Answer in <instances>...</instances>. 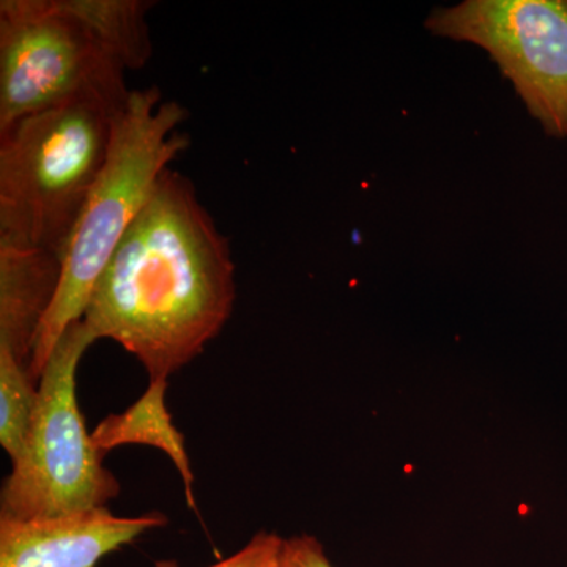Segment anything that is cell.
<instances>
[{"instance_id":"obj_1","label":"cell","mask_w":567,"mask_h":567,"mask_svg":"<svg viewBox=\"0 0 567 567\" xmlns=\"http://www.w3.org/2000/svg\"><path fill=\"white\" fill-rule=\"evenodd\" d=\"M237 298L229 240L185 175L166 169L93 287L82 322L167 382L221 333Z\"/></svg>"},{"instance_id":"obj_2","label":"cell","mask_w":567,"mask_h":567,"mask_svg":"<svg viewBox=\"0 0 567 567\" xmlns=\"http://www.w3.org/2000/svg\"><path fill=\"white\" fill-rule=\"evenodd\" d=\"M186 118V107L163 102L156 85L130 92L115 114L106 163L82 208L63 259L58 297L33 346L29 374L37 383L66 328L84 317L93 287L156 182L189 147L188 134L181 132Z\"/></svg>"},{"instance_id":"obj_3","label":"cell","mask_w":567,"mask_h":567,"mask_svg":"<svg viewBox=\"0 0 567 567\" xmlns=\"http://www.w3.org/2000/svg\"><path fill=\"white\" fill-rule=\"evenodd\" d=\"M122 107L76 100L0 132V241L65 259Z\"/></svg>"},{"instance_id":"obj_4","label":"cell","mask_w":567,"mask_h":567,"mask_svg":"<svg viewBox=\"0 0 567 567\" xmlns=\"http://www.w3.org/2000/svg\"><path fill=\"white\" fill-rule=\"evenodd\" d=\"M95 341L87 324L74 322L44 365L24 447L0 492V517L104 507L121 494V483L104 468L78 405V365Z\"/></svg>"},{"instance_id":"obj_5","label":"cell","mask_w":567,"mask_h":567,"mask_svg":"<svg viewBox=\"0 0 567 567\" xmlns=\"http://www.w3.org/2000/svg\"><path fill=\"white\" fill-rule=\"evenodd\" d=\"M126 71L73 0L0 2V132L76 100L121 107Z\"/></svg>"},{"instance_id":"obj_6","label":"cell","mask_w":567,"mask_h":567,"mask_svg":"<svg viewBox=\"0 0 567 567\" xmlns=\"http://www.w3.org/2000/svg\"><path fill=\"white\" fill-rule=\"evenodd\" d=\"M425 28L486 50L546 133L567 136V0H465Z\"/></svg>"},{"instance_id":"obj_7","label":"cell","mask_w":567,"mask_h":567,"mask_svg":"<svg viewBox=\"0 0 567 567\" xmlns=\"http://www.w3.org/2000/svg\"><path fill=\"white\" fill-rule=\"evenodd\" d=\"M166 524L162 513L117 517L107 506L58 516L0 517V567H95L106 555Z\"/></svg>"},{"instance_id":"obj_8","label":"cell","mask_w":567,"mask_h":567,"mask_svg":"<svg viewBox=\"0 0 567 567\" xmlns=\"http://www.w3.org/2000/svg\"><path fill=\"white\" fill-rule=\"evenodd\" d=\"M62 274L58 254L0 241V349L9 350L28 371Z\"/></svg>"},{"instance_id":"obj_9","label":"cell","mask_w":567,"mask_h":567,"mask_svg":"<svg viewBox=\"0 0 567 567\" xmlns=\"http://www.w3.org/2000/svg\"><path fill=\"white\" fill-rule=\"evenodd\" d=\"M167 382H152L148 390L122 415H111L92 434L96 450L104 454L123 443H145L159 447L173 458L186 484L189 505L194 506L193 473L185 451V440L164 405Z\"/></svg>"},{"instance_id":"obj_10","label":"cell","mask_w":567,"mask_h":567,"mask_svg":"<svg viewBox=\"0 0 567 567\" xmlns=\"http://www.w3.org/2000/svg\"><path fill=\"white\" fill-rule=\"evenodd\" d=\"M82 18L126 70H141L152 58L145 0H73Z\"/></svg>"},{"instance_id":"obj_11","label":"cell","mask_w":567,"mask_h":567,"mask_svg":"<svg viewBox=\"0 0 567 567\" xmlns=\"http://www.w3.org/2000/svg\"><path fill=\"white\" fill-rule=\"evenodd\" d=\"M37 401L39 383L9 350L0 349V445L11 462L21 456Z\"/></svg>"},{"instance_id":"obj_12","label":"cell","mask_w":567,"mask_h":567,"mask_svg":"<svg viewBox=\"0 0 567 567\" xmlns=\"http://www.w3.org/2000/svg\"><path fill=\"white\" fill-rule=\"evenodd\" d=\"M284 537L275 533H257L233 557L208 567H281ZM155 567H178L175 561H158Z\"/></svg>"},{"instance_id":"obj_13","label":"cell","mask_w":567,"mask_h":567,"mask_svg":"<svg viewBox=\"0 0 567 567\" xmlns=\"http://www.w3.org/2000/svg\"><path fill=\"white\" fill-rule=\"evenodd\" d=\"M281 567H334L315 536H293L284 539Z\"/></svg>"}]
</instances>
